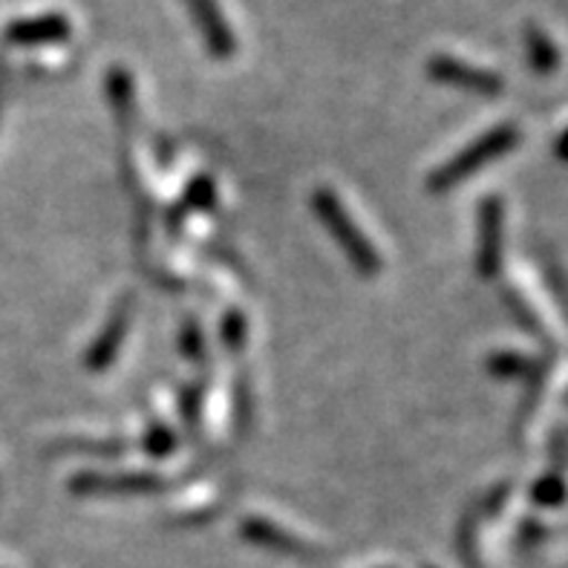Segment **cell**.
<instances>
[{
    "mask_svg": "<svg viewBox=\"0 0 568 568\" xmlns=\"http://www.w3.org/2000/svg\"><path fill=\"white\" fill-rule=\"evenodd\" d=\"M315 211L361 274H375L382 268V257L375 252V245L369 243L367 234L355 225L353 216L346 214V209L341 205L338 196L332 194V191H326V187H321L315 194Z\"/></svg>",
    "mask_w": 568,
    "mask_h": 568,
    "instance_id": "cell-1",
    "label": "cell"
},
{
    "mask_svg": "<svg viewBox=\"0 0 568 568\" xmlns=\"http://www.w3.org/2000/svg\"><path fill=\"white\" fill-rule=\"evenodd\" d=\"M517 142V130L514 128H499L494 130V133H488V136H483L479 142H474L465 153H459L456 159H450L445 168H439V171L433 173L430 180V187L433 191H445V187H454L456 182H462L465 176H470V173L476 171V168L488 165L490 159H497L499 153H505L511 144Z\"/></svg>",
    "mask_w": 568,
    "mask_h": 568,
    "instance_id": "cell-2",
    "label": "cell"
},
{
    "mask_svg": "<svg viewBox=\"0 0 568 568\" xmlns=\"http://www.w3.org/2000/svg\"><path fill=\"white\" fill-rule=\"evenodd\" d=\"M191 14H194V23L200 29V36L205 38L209 50L216 58H231L237 52V38L231 32L229 21H225L223 9L216 0H185Z\"/></svg>",
    "mask_w": 568,
    "mask_h": 568,
    "instance_id": "cell-3",
    "label": "cell"
},
{
    "mask_svg": "<svg viewBox=\"0 0 568 568\" xmlns=\"http://www.w3.org/2000/svg\"><path fill=\"white\" fill-rule=\"evenodd\" d=\"M427 70H430V75L436 81L462 87V90H470V93L494 95L503 90V81H499V75H494V72H488V70H479V67L462 64V61H456V58L436 55Z\"/></svg>",
    "mask_w": 568,
    "mask_h": 568,
    "instance_id": "cell-4",
    "label": "cell"
},
{
    "mask_svg": "<svg viewBox=\"0 0 568 568\" xmlns=\"http://www.w3.org/2000/svg\"><path fill=\"white\" fill-rule=\"evenodd\" d=\"M12 43L38 47V43H58L70 38V21L64 14H38V18H21L12 21L7 29Z\"/></svg>",
    "mask_w": 568,
    "mask_h": 568,
    "instance_id": "cell-5",
    "label": "cell"
},
{
    "mask_svg": "<svg viewBox=\"0 0 568 568\" xmlns=\"http://www.w3.org/2000/svg\"><path fill=\"white\" fill-rule=\"evenodd\" d=\"M130 324V297H124L119 306L110 315L108 326L101 332V338H95V344L90 346V353H87V367L90 369H104L113 364L115 353H119V346L124 341V332H128Z\"/></svg>",
    "mask_w": 568,
    "mask_h": 568,
    "instance_id": "cell-6",
    "label": "cell"
},
{
    "mask_svg": "<svg viewBox=\"0 0 568 568\" xmlns=\"http://www.w3.org/2000/svg\"><path fill=\"white\" fill-rule=\"evenodd\" d=\"M153 488H159V479L148 474H119V476L84 474L72 483V490H79V494H90V490L113 494V490H153Z\"/></svg>",
    "mask_w": 568,
    "mask_h": 568,
    "instance_id": "cell-7",
    "label": "cell"
},
{
    "mask_svg": "<svg viewBox=\"0 0 568 568\" xmlns=\"http://www.w3.org/2000/svg\"><path fill=\"white\" fill-rule=\"evenodd\" d=\"M499 202L490 200L483 209V248H479V268L485 274L497 272L499 263Z\"/></svg>",
    "mask_w": 568,
    "mask_h": 568,
    "instance_id": "cell-8",
    "label": "cell"
},
{
    "mask_svg": "<svg viewBox=\"0 0 568 568\" xmlns=\"http://www.w3.org/2000/svg\"><path fill=\"white\" fill-rule=\"evenodd\" d=\"M243 531L248 534V537H254L257 542H266V546L281 548V551H301L297 540H292L286 531H281V528L272 526V523H266V519H254L252 517L243 526Z\"/></svg>",
    "mask_w": 568,
    "mask_h": 568,
    "instance_id": "cell-9",
    "label": "cell"
},
{
    "mask_svg": "<svg viewBox=\"0 0 568 568\" xmlns=\"http://www.w3.org/2000/svg\"><path fill=\"white\" fill-rule=\"evenodd\" d=\"M528 47H531V64H537L540 70H551L557 64L555 47L548 43L542 32H528Z\"/></svg>",
    "mask_w": 568,
    "mask_h": 568,
    "instance_id": "cell-10",
    "label": "cell"
},
{
    "mask_svg": "<svg viewBox=\"0 0 568 568\" xmlns=\"http://www.w3.org/2000/svg\"><path fill=\"white\" fill-rule=\"evenodd\" d=\"M171 447H173L171 433H168L165 427H156V430L151 433V450H153V454L165 456V454H171Z\"/></svg>",
    "mask_w": 568,
    "mask_h": 568,
    "instance_id": "cell-11",
    "label": "cell"
},
{
    "mask_svg": "<svg viewBox=\"0 0 568 568\" xmlns=\"http://www.w3.org/2000/svg\"><path fill=\"white\" fill-rule=\"evenodd\" d=\"M243 338H245L243 317L234 315V326L225 324V344H229V346H240V344H243Z\"/></svg>",
    "mask_w": 568,
    "mask_h": 568,
    "instance_id": "cell-12",
    "label": "cell"
}]
</instances>
